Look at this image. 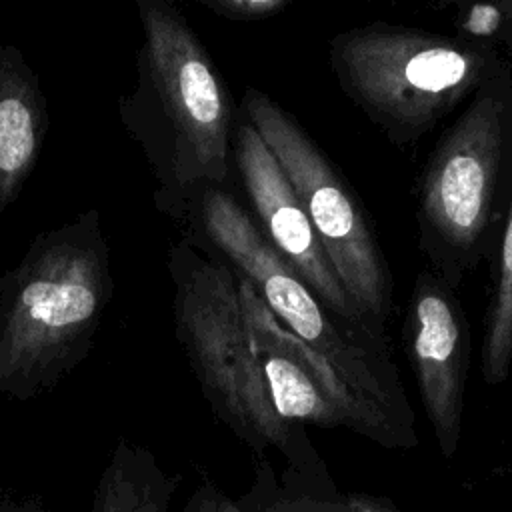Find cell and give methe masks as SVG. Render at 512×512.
Instances as JSON below:
<instances>
[{
  "label": "cell",
  "instance_id": "cell-14",
  "mask_svg": "<svg viewBox=\"0 0 512 512\" xmlns=\"http://www.w3.org/2000/svg\"><path fill=\"white\" fill-rule=\"evenodd\" d=\"M256 474L250 490L236 500L242 512H350L324 472H298L288 468L282 480L276 478L270 460L254 456Z\"/></svg>",
  "mask_w": 512,
  "mask_h": 512
},
{
  "label": "cell",
  "instance_id": "cell-11",
  "mask_svg": "<svg viewBox=\"0 0 512 512\" xmlns=\"http://www.w3.org/2000/svg\"><path fill=\"white\" fill-rule=\"evenodd\" d=\"M48 134V102L18 46L0 44V220L32 176Z\"/></svg>",
  "mask_w": 512,
  "mask_h": 512
},
{
  "label": "cell",
  "instance_id": "cell-4",
  "mask_svg": "<svg viewBox=\"0 0 512 512\" xmlns=\"http://www.w3.org/2000/svg\"><path fill=\"white\" fill-rule=\"evenodd\" d=\"M168 272L176 340L216 418L254 456L276 448L286 456L288 468L310 474L326 470L306 426L284 424L268 400L234 270L182 238L168 252Z\"/></svg>",
  "mask_w": 512,
  "mask_h": 512
},
{
  "label": "cell",
  "instance_id": "cell-6",
  "mask_svg": "<svg viewBox=\"0 0 512 512\" xmlns=\"http://www.w3.org/2000/svg\"><path fill=\"white\" fill-rule=\"evenodd\" d=\"M184 238L244 278L274 318L318 352L360 396L414 430L386 338H376L330 312L308 284L264 240L228 188L202 192L182 222Z\"/></svg>",
  "mask_w": 512,
  "mask_h": 512
},
{
  "label": "cell",
  "instance_id": "cell-3",
  "mask_svg": "<svg viewBox=\"0 0 512 512\" xmlns=\"http://www.w3.org/2000/svg\"><path fill=\"white\" fill-rule=\"evenodd\" d=\"M512 206V68L486 80L434 144L416 182L418 246L458 290L490 260Z\"/></svg>",
  "mask_w": 512,
  "mask_h": 512
},
{
  "label": "cell",
  "instance_id": "cell-19",
  "mask_svg": "<svg viewBox=\"0 0 512 512\" xmlns=\"http://www.w3.org/2000/svg\"><path fill=\"white\" fill-rule=\"evenodd\" d=\"M0 512H48V508L36 498H2Z\"/></svg>",
  "mask_w": 512,
  "mask_h": 512
},
{
  "label": "cell",
  "instance_id": "cell-15",
  "mask_svg": "<svg viewBox=\"0 0 512 512\" xmlns=\"http://www.w3.org/2000/svg\"><path fill=\"white\" fill-rule=\"evenodd\" d=\"M454 34L462 42L512 54V0L460 2L452 14Z\"/></svg>",
  "mask_w": 512,
  "mask_h": 512
},
{
  "label": "cell",
  "instance_id": "cell-8",
  "mask_svg": "<svg viewBox=\"0 0 512 512\" xmlns=\"http://www.w3.org/2000/svg\"><path fill=\"white\" fill-rule=\"evenodd\" d=\"M236 274V272H234ZM250 348L276 416L288 426L348 428L382 448H414L416 430L360 396L318 352L288 332L236 274Z\"/></svg>",
  "mask_w": 512,
  "mask_h": 512
},
{
  "label": "cell",
  "instance_id": "cell-9",
  "mask_svg": "<svg viewBox=\"0 0 512 512\" xmlns=\"http://www.w3.org/2000/svg\"><path fill=\"white\" fill-rule=\"evenodd\" d=\"M232 168L248 198V214L268 246L308 284L318 300L348 324L386 338L370 322L334 272L306 208L258 132L240 116L232 136Z\"/></svg>",
  "mask_w": 512,
  "mask_h": 512
},
{
  "label": "cell",
  "instance_id": "cell-1",
  "mask_svg": "<svg viewBox=\"0 0 512 512\" xmlns=\"http://www.w3.org/2000/svg\"><path fill=\"white\" fill-rule=\"evenodd\" d=\"M136 84L118 118L154 178V206L182 226L190 204L228 188L238 106L196 30L168 0H136Z\"/></svg>",
  "mask_w": 512,
  "mask_h": 512
},
{
  "label": "cell",
  "instance_id": "cell-18",
  "mask_svg": "<svg viewBox=\"0 0 512 512\" xmlns=\"http://www.w3.org/2000/svg\"><path fill=\"white\" fill-rule=\"evenodd\" d=\"M344 502L350 508V512H400L392 502L360 492L344 494Z\"/></svg>",
  "mask_w": 512,
  "mask_h": 512
},
{
  "label": "cell",
  "instance_id": "cell-2",
  "mask_svg": "<svg viewBox=\"0 0 512 512\" xmlns=\"http://www.w3.org/2000/svg\"><path fill=\"white\" fill-rule=\"evenodd\" d=\"M114 294L98 208L40 232L0 278V398L52 390L90 352Z\"/></svg>",
  "mask_w": 512,
  "mask_h": 512
},
{
  "label": "cell",
  "instance_id": "cell-7",
  "mask_svg": "<svg viewBox=\"0 0 512 512\" xmlns=\"http://www.w3.org/2000/svg\"><path fill=\"white\" fill-rule=\"evenodd\" d=\"M238 112L288 176L348 294L370 322L384 330L394 310V278L364 204L346 176L270 94L248 86Z\"/></svg>",
  "mask_w": 512,
  "mask_h": 512
},
{
  "label": "cell",
  "instance_id": "cell-12",
  "mask_svg": "<svg viewBox=\"0 0 512 512\" xmlns=\"http://www.w3.org/2000/svg\"><path fill=\"white\" fill-rule=\"evenodd\" d=\"M180 476L144 446L120 440L94 488L90 512H170Z\"/></svg>",
  "mask_w": 512,
  "mask_h": 512
},
{
  "label": "cell",
  "instance_id": "cell-10",
  "mask_svg": "<svg viewBox=\"0 0 512 512\" xmlns=\"http://www.w3.org/2000/svg\"><path fill=\"white\" fill-rule=\"evenodd\" d=\"M402 340L436 444L452 458L462 434L472 336L456 290L428 268L414 280Z\"/></svg>",
  "mask_w": 512,
  "mask_h": 512
},
{
  "label": "cell",
  "instance_id": "cell-17",
  "mask_svg": "<svg viewBox=\"0 0 512 512\" xmlns=\"http://www.w3.org/2000/svg\"><path fill=\"white\" fill-rule=\"evenodd\" d=\"M184 512H242L236 500L224 496L214 484H200L188 498Z\"/></svg>",
  "mask_w": 512,
  "mask_h": 512
},
{
  "label": "cell",
  "instance_id": "cell-5",
  "mask_svg": "<svg viewBox=\"0 0 512 512\" xmlns=\"http://www.w3.org/2000/svg\"><path fill=\"white\" fill-rule=\"evenodd\" d=\"M328 62L346 98L398 148L416 146L486 80L512 68L498 50L382 20L332 36Z\"/></svg>",
  "mask_w": 512,
  "mask_h": 512
},
{
  "label": "cell",
  "instance_id": "cell-13",
  "mask_svg": "<svg viewBox=\"0 0 512 512\" xmlns=\"http://www.w3.org/2000/svg\"><path fill=\"white\" fill-rule=\"evenodd\" d=\"M490 262V288L482 318L480 372L486 384L500 386L512 370V206Z\"/></svg>",
  "mask_w": 512,
  "mask_h": 512
},
{
  "label": "cell",
  "instance_id": "cell-16",
  "mask_svg": "<svg viewBox=\"0 0 512 512\" xmlns=\"http://www.w3.org/2000/svg\"><path fill=\"white\" fill-rule=\"evenodd\" d=\"M198 4L232 22H262L292 6L290 0H198Z\"/></svg>",
  "mask_w": 512,
  "mask_h": 512
}]
</instances>
